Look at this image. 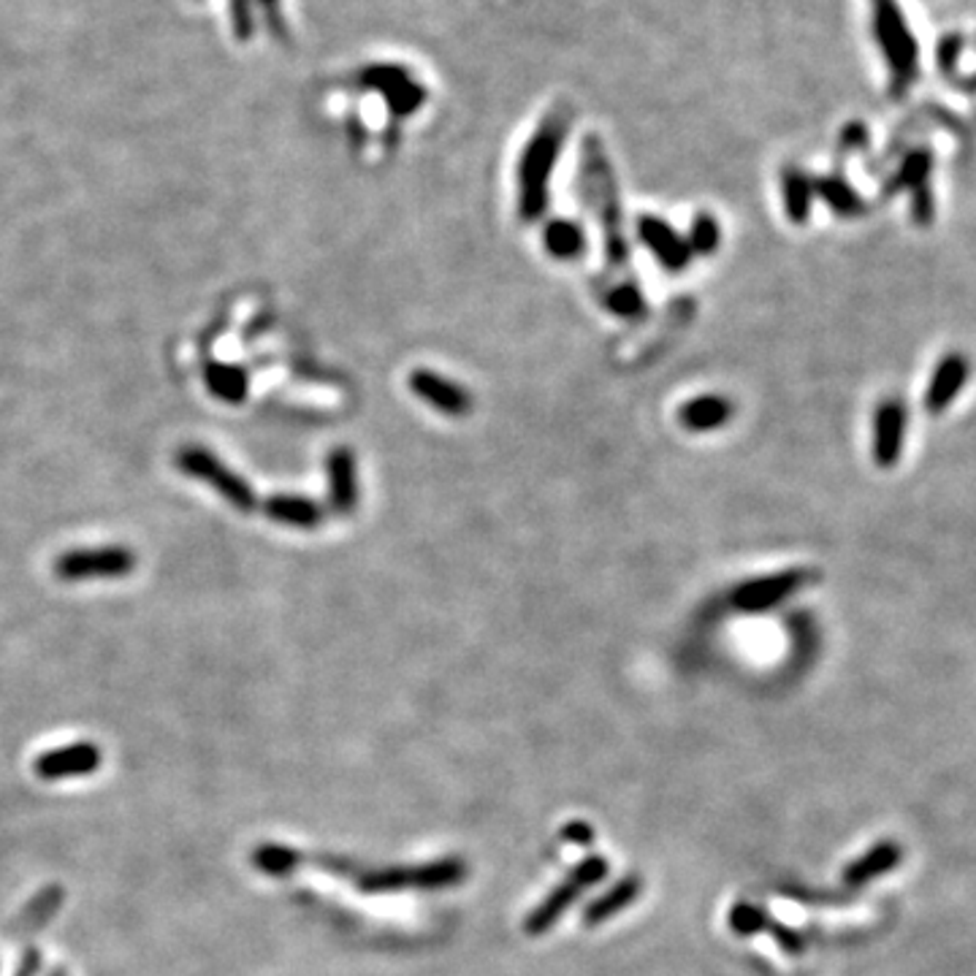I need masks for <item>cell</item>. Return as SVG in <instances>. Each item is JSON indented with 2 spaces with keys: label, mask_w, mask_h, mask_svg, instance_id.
<instances>
[{
  "label": "cell",
  "mask_w": 976,
  "mask_h": 976,
  "mask_svg": "<svg viewBox=\"0 0 976 976\" xmlns=\"http://www.w3.org/2000/svg\"><path fill=\"white\" fill-rule=\"evenodd\" d=\"M39 968H41V955L36 953V949H30V953L24 955V963H22L20 974L17 976H36L39 974Z\"/></svg>",
  "instance_id": "29"
},
{
  "label": "cell",
  "mask_w": 976,
  "mask_h": 976,
  "mask_svg": "<svg viewBox=\"0 0 976 976\" xmlns=\"http://www.w3.org/2000/svg\"><path fill=\"white\" fill-rule=\"evenodd\" d=\"M635 895H637V882H635V879H630V882L618 884L616 893L607 895V898H603V900H600V904H594V906H592V912L586 914V923H592V925H594V923H600V919L611 917V914L616 912L618 906L630 904V900L635 898Z\"/></svg>",
  "instance_id": "26"
},
{
  "label": "cell",
  "mask_w": 976,
  "mask_h": 976,
  "mask_svg": "<svg viewBox=\"0 0 976 976\" xmlns=\"http://www.w3.org/2000/svg\"><path fill=\"white\" fill-rule=\"evenodd\" d=\"M906 440V407L900 399H884L874 419V462L889 470L900 462Z\"/></svg>",
  "instance_id": "9"
},
{
  "label": "cell",
  "mask_w": 976,
  "mask_h": 976,
  "mask_svg": "<svg viewBox=\"0 0 976 976\" xmlns=\"http://www.w3.org/2000/svg\"><path fill=\"white\" fill-rule=\"evenodd\" d=\"M177 466L182 472H188L190 477H199L204 481L207 486H212L223 496L229 505L237 507V511H253L255 507V494L250 489V483L244 481L242 475L229 470L212 451L201 445H185L177 451Z\"/></svg>",
  "instance_id": "4"
},
{
  "label": "cell",
  "mask_w": 976,
  "mask_h": 976,
  "mask_svg": "<svg viewBox=\"0 0 976 976\" xmlns=\"http://www.w3.org/2000/svg\"><path fill=\"white\" fill-rule=\"evenodd\" d=\"M250 861L266 876H291L296 871V865L302 863V855L296 849H291V846L258 844Z\"/></svg>",
  "instance_id": "21"
},
{
  "label": "cell",
  "mask_w": 976,
  "mask_h": 976,
  "mask_svg": "<svg viewBox=\"0 0 976 976\" xmlns=\"http://www.w3.org/2000/svg\"><path fill=\"white\" fill-rule=\"evenodd\" d=\"M928 171H930V155L928 152H912V155L906 158V163H904V169L898 171V185H908V188H923V182L928 180Z\"/></svg>",
  "instance_id": "27"
},
{
  "label": "cell",
  "mask_w": 976,
  "mask_h": 976,
  "mask_svg": "<svg viewBox=\"0 0 976 976\" xmlns=\"http://www.w3.org/2000/svg\"><path fill=\"white\" fill-rule=\"evenodd\" d=\"M52 976H69V974H63V972H54Z\"/></svg>",
  "instance_id": "30"
},
{
  "label": "cell",
  "mask_w": 976,
  "mask_h": 976,
  "mask_svg": "<svg viewBox=\"0 0 976 976\" xmlns=\"http://www.w3.org/2000/svg\"><path fill=\"white\" fill-rule=\"evenodd\" d=\"M968 374H972V364H968L966 355L963 353L944 355L930 374L928 391H925V410H928L930 415H942L944 410L960 396L963 385L968 383Z\"/></svg>",
  "instance_id": "12"
},
{
  "label": "cell",
  "mask_w": 976,
  "mask_h": 976,
  "mask_svg": "<svg viewBox=\"0 0 976 976\" xmlns=\"http://www.w3.org/2000/svg\"><path fill=\"white\" fill-rule=\"evenodd\" d=\"M60 900H63V889L60 887H47L44 893L36 895L33 904L24 908V914L20 917L22 928H36V925L44 923V919H49V914L58 908Z\"/></svg>",
  "instance_id": "25"
},
{
  "label": "cell",
  "mask_w": 976,
  "mask_h": 976,
  "mask_svg": "<svg viewBox=\"0 0 976 976\" xmlns=\"http://www.w3.org/2000/svg\"><path fill=\"white\" fill-rule=\"evenodd\" d=\"M733 419V404L724 396H697L681 404L678 421L690 432H711Z\"/></svg>",
  "instance_id": "17"
},
{
  "label": "cell",
  "mask_w": 976,
  "mask_h": 976,
  "mask_svg": "<svg viewBox=\"0 0 976 976\" xmlns=\"http://www.w3.org/2000/svg\"><path fill=\"white\" fill-rule=\"evenodd\" d=\"M263 511L272 521L285 526H296V530H315L323 521V511L315 500L310 496H291V494H278L269 496Z\"/></svg>",
  "instance_id": "15"
},
{
  "label": "cell",
  "mask_w": 976,
  "mask_h": 976,
  "mask_svg": "<svg viewBox=\"0 0 976 976\" xmlns=\"http://www.w3.org/2000/svg\"><path fill=\"white\" fill-rule=\"evenodd\" d=\"M814 195H819V199L825 201V204L831 207L833 212L841 214V218H855V214L863 212L861 195L846 185L841 177H825V180H816Z\"/></svg>",
  "instance_id": "20"
},
{
  "label": "cell",
  "mask_w": 976,
  "mask_h": 976,
  "mask_svg": "<svg viewBox=\"0 0 976 976\" xmlns=\"http://www.w3.org/2000/svg\"><path fill=\"white\" fill-rule=\"evenodd\" d=\"M101 748L95 744H73V746H60L52 752L39 754L33 759V773L47 782H58V778H71V776H88L101 767Z\"/></svg>",
  "instance_id": "8"
},
{
  "label": "cell",
  "mask_w": 976,
  "mask_h": 976,
  "mask_svg": "<svg viewBox=\"0 0 976 976\" xmlns=\"http://www.w3.org/2000/svg\"><path fill=\"white\" fill-rule=\"evenodd\" d=\"M900 857H904V852H900V846L895 844V841H882V844H876L874 849L865 852L861 861H855L844 871V882L849 884V887H861V884L879 879V876L898 868Z\"/></svg>",
  "instance_id": "16"
},
{
  "label": "cell",
  "mask_w": 976,
  "mask_h": 976,
  "mask_svg": "<svg viewBox=\"0 0 976 976\" xmlns=\"http://www.w3.org/2000/svg\"><path fill=\"white\" fill-rule=\"evenodd\" d=\"M581 152V185L583 193H586L583 199L588 201V207L597 214L600 229H603L607 266L622 274V280H635L630 274V248L627 239H624L616 180H613L603 144L594 137H588L583 139Z\"/></svg>",
  "instance_id": "1"
},
{
  "label": "cell",
  "mask_w": 976,
  "mask_h": 976,
  "mask_svg": "<svg viewBox=\"0 0 976 976\" xmlns=\"http://www.w3.org/2000/svg\"><path fill=\"white\" fill-rule=\"evenodd\" d=\"M231 22L233 33L239 39H250L253 33V11H250V0H231Z\"/></svg>",
  "instance_id": "28"
},
{
  "label": "cell",
  "mask_w": 976,
  "mask_h": 976,
  "mask_svg": "<svg viewBox=\"0 0 976 976\" xmlns=\"http://www.w3.org/2000/svg\"><path fill=\"white\" fill-rule=\"evenodd\" d=\"M207 389L212 391V396L223 399V402L237 404L244 402L248 396V372L242 366L231 364H210L207 366Z\"/></svg>",
  "instance_id": "18"
},
{
  "label": "cell",
  "mask_w": 976,
  "mask_h": 976,
  "mask_svg": "<svg viewBox=\"0 0 976 976\" xmlns=\"http://www.w3.org/2000/svg\"><path fill=\"white\" fill-rule=\"evenodd\" d=\"M545 248L554 258L570 261V258H578L586 248V239L583 231L570 220H554V223L545 225Z\"/></svg>",
  "instance_id": "22"
},
{
  "label": "cell",
  "mask_w": 976,
  "mask_h": 976,
  "mask_svg": "<svg viewBox=\"0 0 976 976\" xmlns=\"http://www.w3.org/2000/svg\"><path fill=\"white\" fill-rule=\"evenodd\" d=\"M410 389L429 407L440 410L442 415H451V419H464L472 410V396L466 394L464 385L453 383V380L442 378L437 372L415 370L410 374Z\"/></svg>",
  "instance_id": "10"
},
{
  "label": "cell",
  "mask_w": 976,
  "mask_h": 976,
  "mask_svg": "<svg viewBox=\"0 0 976 976\" xmlns=\"http://www.w3.org/2000/svg\"><path fill=\"white\" fill-rule=\"evenodd\" d=\"M573 125V112L567 107H559L545 117L526 141L519 161V218L524 223H535L540 214L549 210V185L554 165L562 152Z\"/></svg>",
  "instance_id": "2"
},
{
  "label": "cell",
  "mask_w": 976,
  "mask_h": 976,
  "mask_svg": "<svg viewBox=\"0 0 976 976\" xmlns=\"http://www.w3.org/2000/svg\"><path fill=\"white\" fill-rule=\"evenodd\" d=\"M814 201V185L801 174V171H787L784 174V207H787L789 220L795 225H803L808 220Z\"/></svg>",
  "instance_id": "23"
},
{
  "label": "cell",
  "mask_w": 976,
  "mask_h": 976,
  "mask_svg": "<svg viewBox=\"0 0 976 976\" xmlns=\"http://www.w3.org/2000/svg\"><path fill=\"white\" fill-rule=\"evenodd\" d=\"M137 567V554L122 545H103V549H77L66 551L54 559V575L60 581H93V578H122Z\"/></svg>",
  "instance_id": "5"
},
{
  "label": "cell",
  "mask_w": 976,
  "mask_h": 976,
  "mask_svg": "<svg viewBox=\"0 0 976 976\" xmlns=\"http://www.w3.org/2000/svg\"><path fill=\"white\" fill-rule=\"evenodd\" d=\"M361 84L383 95L391 112L399 117L413 114L423 103V98H426V90L407 71L396 69V66H374V69H366L361 73Z\"/></svg>",
  "instance_id": "6"
},
{
  "label": "cell",
  "mask_w": 976,
  "mask_h": 976,
  "mask_svg": "<svg viewBox=\"0 0 976 976\" xmlns=\"http://www.w3.org/2000/svg\"><path fill=\"white\" fill-rule=\"evenodd\" d=\"M603 874H605V863L603 861H588V863L578 865V871H575L573 879L564 884V887H559L556 893L551 895V898L545 900V904L540 906L535 914H532V919H530V923H526V930H530L532 936H537L540 930L549 928V925L559 917V912H562L564 906L573 904L575 895H578L583 887H588V884H592V882L603 879Z\"/></svg>",
  "instance_id": "14"
},
{
  "label": "cell",
  "mask_w": 976,
  "mask_h": 976,
  "mask_svg": "<svg viewBox=\"0 0 976 976\" xmlns=\"http://www.w3.org/2000/svg\"><path fill=\"white\" fill-rule=\"evenodd\" d=\"M720 237H722V231H720V223H716V218L700 212L697 218L692 220V231H690V237H686V242H690L692 255H711L716 248H720Z\"/></svg>",
  "instance_id": "24"
},
{
  "label": "cell",
  "mask_w": 976,
  "mask_h": 976,
  "mask_svg": "<svg viewBox=\"0 0 976 976\" xmlns=\"http://www.w3.org/2000/svg\"><path fill=\"white\" fill-rule=\"evenodd\" d=\"M808 575L803 570H784V573H773L765 575V578H754L744 583L738 592L733 594V605L738 611L746 613H763L771 611L773 605L784 603V600L792 597L797 588L806 583Z\"/></svg>",
  "instance_id": "7"
},
{
  "label": "cell",
  "mask_w": 976,
  "mask_h": 976,
  "mask_svg": "<svg viewBox=\"0 0 976 976\" xmlns=\"http://www.w3.org/2000/svg\"><path fill=\"white\" fill-rule=\"evenodd\" d=\"M325 475H329V502L336 513H353L359 505V472L355 456L350 447H334L325 456Z\"/></svg>",
  "instance_id": "13"
},
{
  "label": "cell",
  "mask_w": 976,
  "mask_h": 976,
  "mask_svg": "<svg viewBox=\"0 0 976 976\" xmlns=\"http://www.w3.org/2000/svg\"><path fill=\"white\" fill-rule=\"evenodd\" d=\"M603 306L618 318H637L646 312V302L635 280H611L605 282Z\"/></svg>",
  "instance_id": "19"
},
{
  "label": "cell",
  "mask_w": 976,
  "mask_h": 976,
  "mask_svg": "<svg viewBox=\"0 0 976 976\" xmlns=\"http://www.w3.org/2000/svg\"><path fill=\"white\" fill-rule=\"evenodd\" d=\"M871 9H874L876 41H879L884 60H887V69L893 73V84L898 90H904L917 77V39L908 30L898 0H871Z\"/></svg>",
  "instance_id": "3"
},
{
  "label": "cell",
  "mask_w": 976,
  "mask_h": 976,
  "mask_svg": "<svg viewBox=\"0 0 976 976\" xmlns=\"http://www.w3.org/2000/svg\"><path fill=\"white\" fill-rule=\"evenodd\" d=\"M637 233H641L643 244L656 255V261L667 269V272H681V269L690 266L692 250L681 233H675L671 225L665 223L656 214H643L641 223H637Z\"/></svg>",
  "instance_id": "11"
}]
</instances>
